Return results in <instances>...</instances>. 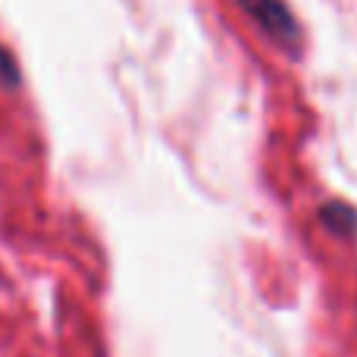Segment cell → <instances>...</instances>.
<instances>
[{
    "label": "cell",
    "instance_id": "cell-1",
    "mask_svg": "<svg viewBox=\"0 0 357 357\" xmlns=\"http://www.w3.org/2000/svg\"><path fill=\"white\" fill-rule=\"evenodd\" d=\"M251 19L285 50H295L301 44V31H298V22L291 16V10L282 3V0H241Z\"/></svg>",
    "mask_w": 357,
    "mask_h": 357
},
{
    "label": "cell",
    "instance_id": "cell-2",
    "mask_svg": "<svg viewBox=\"0 0 357 357\" xmlns=\"http://www.w3.org/2000/svg\"><path fill=\"white\" fill-rule=\"evenodd\" d=\"M320 220L333 235H354L357 232V210L351 204H342V201L323 204Z\"/></svg>",
    "mask_w": 357,
    "mask_h": 357
},
{
    "label": "cell",
    "instance_id": "cell-3",
    "mask_svg": "<svg viewBox=\"0 0 357 357\" xmlns=\"http://www.w3.org/2000/svg\"><path fill=\"white\" fill-rule=\"evenodd\" d=\"M19 85V66L10 56V50L0 47V88H16Z\"/></svg>",
    "mask_w": 357,
    "mask_h": 357
}]
</instances>
